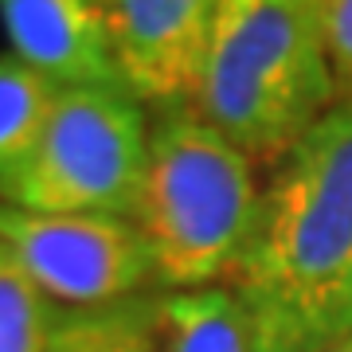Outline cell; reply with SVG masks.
Instances as JSON below:
<instances>
[{"mask_svg":"<svg viewBox=\"0 0 352 352\" xmlns=\"http://www.w3.org/2000/svg\"><path fill=\"white\" fill-rule=\"evenodd\" d=\"M227 289L254 352H329L352 333V102H337L270 168Z\"/></svg>","mask_w":352,"mask_h":352,"instance_id":"cell-1","label":"cell"},{"mask_svg":"<svg viewBox=\"0 0 352 352\" xmlns=\"http://www.w3.org/2000/svg\"><path fill=\"white\" fill-rule=\"evenodd\" d=\"M188 102L270 173L337 106L317 0H219Z\"/></svg>","mask_w":352,"mask_h":352,"instance_id":"cell-2","label":"cell"},{"mask_svg":"<svg viewBox=\"0 0 352 352\" xmlns=\"http://www.w3.org/2000/svg\"><path fill=\"white\" fill-rule=\"evenodd\" d=\"M263 168L192 110H149V164L138 231L149 243L157 289L227 286L263 215Z\"/></svg>","mask_w":352,"mask_h":352,"instance_id":"cell-3","label":"cell"},{"mask_svg":"<svg viewBox=\"0 0 352 352\" xmlns=\"http://www.w3.org/2000/svg\"><path fill=\"white\" fill-rule=\"evenodd\" d=\"M149 164V106L122 87H63L0 204L47 215L138 219Z\"/></svg>","mask_w":352,"mask_h":352,"instance_id":"cell-4","label":"cell"},{"mask_svg":"<svg viewBox=\"0 0 352 352\" xmlns=\"http://www.w3.org/2000/svg\"><path fill=\"white\" fill-rule=\"evenodd\" d=\"M0 243L63 309H94L157 289L145 235L118 215H47L0 204Z\"/></svg>","mask_w":352,"mask_h":352,"instance_id":"cell-5","label":"cell"},{"mask_svg":"<svg viewBox=\"0 0 352 352\" xmlns=\"http://www.w3.org/2000/svg\"><path fill=\"white\" fill-rule=\"evenodd\" d=\"M219 0H102L122 87L141 106L188 102Z\"/></svg>","mask_w":352,"mask_h":352,"instance_id":"cell-6","label":"cell"},{"mask_svg":"<svg viewBox=\"0 0 352 352\" xmlns=\"http://www.w3.org/2000/svg\"><path fill=\"white\" fill-rule=\"evenodd\" d=\"M0 24L16 59L51 82L122 87L102 0H0Z\"/></svg>","mask_w":352,"mask_h":352,"instance_id":"cell-7","label":"cell"},{"mask_svg":"<svg viewBox=\"0 0 352 352\" xmlns=\"http://www.w3.org/2000/svg\"><path fill=\"white\" fill-rule=\"evenodd\" d=\"M47 352H161V289L94 309L55 305Z\"/></svg>","mask_w":352,"mask_h":352,"instance_id":"cell-8","label":"cell"},{"mask_svg":"<svg viewBox=\"0 0 352 352\" xmlns=\"http://www.w3.org/2000/svg\"><path fill=\"white\" fill-rule=\"evenodd\" d=\"M161 352H254L239 298L227 286L161 294Z\"/></svg>","mask_w":352,"mask_h":352,"instance_id":"cell-9","label":"cell"},{"mask_svg":"<svg viewBox=\"0 0 352 352\" xmlns=\"http://www.w3.org/2000/svg\"><path fill=\"white\" fill-rule=\"evenodd\" d=\"M59 90V82L39 75L12 51L0 55V196L36 153Z\"/></svg>","mask_w":352,"mask_h":352,"instance_id":"cell-10","label":"cell"},{"mask_svg":"<svg viewBox=\"0 0 352 352\" xmlns=\"http://www.w3.org/2000/svg\"><path fill=\"white\" fill-rule=\"evenodd\" d=\"M55 302L0 243V352H47Z\"/></svg>","mask_w":352,"mask_h":352,"instance_id":"cell-11","label":"cell"},{"mask_svg":"<svg viewBox=\"0 0 352 352\" xmlns=\"http://www.w3.org/2000/svg\"><path fill=\"white\" fill-rule=\"evenodd\" d=\"M317 24L337 82V102H352V0H317Z\"/></svg>","mask_w":352,"mask_h":352,"instance_id":"cell-12","label":"cell"},{"mask_svg":"<svg viewBox=\"0 0 352 352\" xmlns=\"http://www.w3.org/2000/svg\"><path fill=\"white\" fill-rule=\"evenodd\" d=\"M329 352H352V333H349V337H344V340H340V344H333V349H329Z\"/></svg>","mask_w":352,"mask_h":352,"instance_id":"cell-13","label":"cell"}]
</instances>
